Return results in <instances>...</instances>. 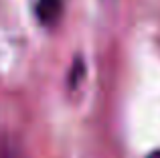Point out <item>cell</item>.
I'll return each mask as SVG.
<instances>
[{"mask_svg": "<svg viewBox=\"0 0 160 158\" xmlns=\"http://www.w3.org/2000/svg\"><path fill=\"white\" fill-rule=\"evenodd\" d=\"M63 0H39L37 2V14L43 22H55L61 14Z\"/></svg>", "mask_w": 160, "mask_h": 158, "instance_id": "1", "label": "cell"}, {"mask_svg": "<svg viewBox=\"0 0 160 158\" xmlns=\"http://www.w3.org/2000/svg\"><path fill=\"white\" fill-rule=\"evenodd\" d=\"M148 158H160V150H158V152H152V154H150Z\"/></svg>", "mask_w": 160, "mask_h": 158, "instance_id": "2", "label": "cell"}]
</instances>
